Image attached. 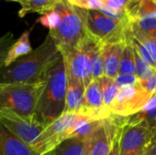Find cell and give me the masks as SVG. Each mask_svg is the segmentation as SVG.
Here are the masks:
<instances>
[{
	"label": "cell",
	"instance_id": "27",
	"mask_svg": "<svg viewBox=\"0 0 156 155\" xmlns=\"http://www.w3.org/2000/svg\"><path fill=\"white\" fill-rule=\"evenodd\" d=\"M58 20H59V16H58V12L53 8V10L42 15L37 19V22L40 23L45 27H48L50 31L57 26Z\"/></svg>",
	"mask_w": 156,
	"mask_h": 155
},
{
	"label": "cell",
	"instance_id": "7",
	"mask_svg": "<svg viewBox=\"0 0 156 155\" xmlns=\"http://www.w3.org/2000/svg\"><path fill=\"white\" fill-rule=\"evenodd\" d=\"M0 124L31 148L46 127L34 116L24 117L13 111L2 108H0Z\"/></svg>",
	"mask_w": 156,
	"mask_h": 155
},
{
	"label": "cell",
	"instance_id": "2",
	"mask_svg": "<svg viewBox=\"0 0 156 155\" xmlns=\"http://www.w3.org/2000/svg\"><path fill=\"white\" fill-rule=\"evenodd\" d=\"M67 79L62 59L45 77V87L38 98L33 116L47 126L58 118L64 111Z\"/></svg>",
	"mask_w": 156,
	"mask_h": 155
},
{
	"label": "cell",
	"instance_id": "5",
	"mask_svg": "<svg viewBox=\"0 0 156 155\" xmlns=\"http://www.w3.org/2000/svg\"><path fill=\"white\" fill-rule=\"evenodd\" d=\"M45 87V79L37 83H0V108L31 117Z\"/></svg>",
	"mask_w": 156,
	"mask_h": 155
},
{
	"label": "cell",
	"instance_id": "8",
	"mask_svg": "<svg viewBox=\"0 0 156 155\" xmlns=\"http://www.w3.org/2000/svg\"><path fill=\"white\" fill-rule=\"evenodd\" d=\"M153 94L144 90L139 82L119 88L116 97L110 107V112L121 117L131 116L140 111L147 104Z\"/></svg>",
	"mask_w": 156,
	"mask_h": 155
},
{
	"label": "cell",
	"instance_id": "17",
	"mask_svg": "<svg viewBox=\"0 0 156 155\" xmlns=\"http://www.w3.org/2000/svg\"><path fill=\"white\" fill-rule=\"evenodd\" d=\"M30 31L31 30H26L23 32V34L11 45L4 62V68L8 67L19 58L26 56L32 51V47L29 40Z\"/></svg>",
	"mask_w": 156,
	"mask_h": 155
},
{
	"label": "cell",
	"instance_id": "14",
	"mask_svg": "<svg viewBox=\"0 0 156 155\" xmlns=\"http://www.w3.org/2000/svg\"><path fill=\"white\" fill-rule=\"evenodd\" d=\"M125 125H141L156 131V92L138 112L125 117Z\"/></svg>",
	"mask_w": 156,
	"mask_h": 155
},
{
	"label": "cell",
	"instance_id": "32",
	"mask_svg": "<svg viewBox=\"0 0 156 155\" xmlns=\"http://www.w3.org/2000/svg\"><path fill=\"white\" fill-rule=\"evenodd\" d=\"M141 87L145 90L148 93L153 94L155 93V84H156V72L153 73L149 78L145 79H141L138 81Z\"/></svg>",
	"mask_w": 156,
	"mask_h": 155
},
{
	"label": "cell",
	"instance_id": "1",
	"mask_svg": "<svg viewBox=\"0 0 156 155\" xmlns=\"http://www.w3.org/2000/svg\"><path fill=\"white\" fill-rule=\"evenodd\" d=\"M62 59L53 37L48 34L44 41L30 53L16 59L0 71V83H37Z\"/></svg>",
	"mask_w": 156,
	"mask_h": 155
},
{
	"label": "cell",
	"instance_id": "33",
	"mask_svg": "<svg viewBox=\"0 0 156 155\" xmlns=\"http://www.w3.org/2000/svg\"><path fill=\"white\" fill-rule=\"evenodd\" d=\"M122 127H121L118 130V132H116V134H115V136H114V138H113V140L112 142L109 153H108L107 155H119V152H120V139H121V134H122Z\"/></svg>",
	"mask_w": 156,
	"mask_h": 155
},
{
	"label": "cell",
	"instance_id": "23",
	"mask_svg": "<svg viewBox=\"0 0 156 155\" xmlns=\"http://www.w3.org/2000/svg\"><path fill=\"white\" fill-rule=\"evenodd\" d=\"M101 97H102V103L105 109L110 111V107L116 97L118 92V86L115 84L114 79L102 76L101 79ZM111 113V112H110Z\"/></svg>",
	"mask_w": 156,
	"mask_h": 155
},
{
	"label": "cell",
	"instance_id": "24",
	"mask_svg": "<svg viewBox=\"0 0 156 155\" xmlns=\"http://www.w3.org/2000/svg\"><path fill=\"white\" fill-rule=\"evenodd\" d=\"M102 123H103V120H93V121H90V122L82 124L78 129H76L73 132V133L69 138H77V139H80V140H82L83 142H85L96 131H98L101 128V126L102 125Z\"/></svg>",
	"mask_w": 156,
	"mask_h": 155
},
{
	"label": "cell",
	"instance_id": "19",
	"mask_svg": "<svg viewBox=\"0 0 156 155\" xmlns=\"http://www.w3.org/2000/svg\"><path fill=\"white\" fill-rule=\"evenodd\" d=\"M87 45L90 53V71L91 79H99L103 76L102 58H101V45L92 39L90 37H87Z\"/></svg>",
	"mask_w": 156,
	"mask_h": 155
},
{
	"label": "cell",
	"instance_id": "34",
	"mask_svg": "<svg viewBox=\"0 0 156 155\" xmlns=\"http://www.w3.org/2000/svg\"><path fill=\"white\" fill-rule=\"evenodd\" d=\"M155 148H156V143L155 138L149 143V145L147 146V148L145 149V151L144 152L143 155H156L155 153Z\"/></svg>",
	"mask_w": 156,
	"mask_h": 155
},
{
	"label": "cell",
	"instance_id": "29",
	"mask_svg": "<svg viewBox=\"0 0 156 155\" xmlns=\"http://www.w3.org/2000/svg\"><path fill=\"white\" fill-rule=\"evenodd\" d=\"M138 41L151 56L153 59L156 60V37H132Z\"/></svg>",
	"mask_w": 156,
	"mask_h": 155
},
{
	"label": "cell",
	"instance_id": "35",
	"mask_svg": "<svg viewBox=\"0 0 156 155\" xmlns=\"http://www.w3.org/2000/svg\"><path fill=\"white\" fill-rule=\"evenodd\" d=\"M85 146H86L85 155H90V151H89V146H88V143H87V142H86V141H85Z\"/></svg>",
	"mask_w": 156,
	"mask_h": 155
},
{
	"label": "cell",
	"instance_id": "11",
	"mask_svg": "<svg viewBox=\"0 0 156 155\" xmlns=\"http://www.w3.org/2000/svg\"><path fill=\"white\" fill-rule=\"evenodd\" d=\"M77 114L88 117L90 120H104L111 115L102 103L100 79H92L85 88L82 102Z\"/></svg>",
	"mask_w": 156,
	"mask_h": 155
},
{
	"label": "cell",
	"instance_id": "3",
	"mask_svg": "<svg viewBox=\"0 0 156 155\" xmlns=\"http://www.w3.org/2000/svg\"><path fill=\"white\" fill-rule=\"evenodd\" d=\"M54 9L59 16L57 26L48 34L55 40L62 56L80 48L87 32L79 8L66 1L59 0Z\"/></svg>",
	"mask_w": 156,
	"mask_h": 155
},
{
	"label": "cell",
	"instance_id": "30",
	"mask_svg": "<svg viewBox=\"0 0 156 155\" xmlns=\"http://www.w3.org/2000/svg\"><path fill=\"white\" fill-rule=\"evenodd\" d=\"M132 0H101L102 5L113 10L126 11Z\"/></svg>",
	"mask_w": 156,
	"mask_h": 155
},
{
	"label": "cell",
	"instance_id": "20",
	"mask_svg": "<svg viewBox=\"0 0 156 155\" xmlns=\"http://www.w3.org/2000/svg\"><path fill=\"white\" fill-rule=\"evenodd\" d=\"M58 1L59 0H22L18 15L20 17H24L28 13L44 15L53 10Z\"/></svg>",
	"mask_w": 156,
	"mask_h": 155
},
{
	"label": "cell",
	"instance_id": "25",
	"mask_svg": "<svg viewBox=\"0 0 156 155\" xmlns=\"http://www.w3.org/2000/svg\"><path fill=\"white\" fill-rule=\"evenodd\" d=\"M133 53H134V62H135V76L139 80L145 79L149 78L153 73L156 72V69L152 68L143 58H141L134 50V48H133Z\"/></svg>",
	"mask_w": 156,
	"mask_h": 155
},
{
	"label": "cell",
	"instance_id": "10",
	"mask_svg": "<svg viewBox=\"0 0 156 155\" xmlns=\"http://www.w3.org/2000/svg\"><path fill=\"white\" fill-rule=\"evenodd\" d=\"M87 37L84 38L80 48L62 56L66 76L81 82L85 88L92 80Z\"/></svg>",
	"mask_w": 156,
	"mask_h": 155
},
{
	"label": "cell",
	"instance_id": "37",
	"mask_svg": "<svg viewBox=\"0 0 156 155\" xmlns=\"http://www.w3.org/2000/svg\"><path fill=\"white\" fill-rule=\"evenodd\" d=\"M62 1H66V2H68V0H62Z\"/></svg>",
	"mask_w": 156,
	"mask_h": 155
},
{
	"label": "cell",
	"instance_id": "6",
	"mask_svg": "<svg viewBox=\"0 0 156 155\" xmlns=\"http://www.w3.org/2000/svg\"><path fill=\"white\" fill-rule=\"evenodd\" d=\"M90 121L93 120L77 113H62L45 127L32 149L40 155L49 153L60 143L67 140L76 129Z\"/></svg>",
	"mask_w": 156,
	"mask_h": 155
},
{
	"label": "cell",
	"instance_id": "22",
	"mask_svg": "<svg viewBox=\"0 0 156 155\" xmlns=\"http://www.w3.org/2000/svg\"><path fill=\"white\" fill-rule=\"evenodd\" d=\"M85 142L77 138H69L60 143L51 155H85Z\"/></svg>",
	"mask_w": 156,
	"mask_h": 155
},
{
	"label": "cell",
	"instance_id": "15",
	"mask_svg": "<svg viewBox=\"0 0 156 155\" xmlns=\"http://www.w3.org/2000/svg\"><path fill=\"white\" fill-rule=\"evenodd\" d=\"M66 79L67 88L63 113H77L82 102L85 87L81 82L70 77L66 76Z\"/></svg>",
	"mask_w": 156,
	"mask_h": 155
},
{
	"label": "cell",
	"instance_id": "16",
	"mask_svg": "<svg viewBox=\"0 0 156 155\" xmlns=\"http://www.w3.org/2000/svg\"><path fill=\"white\" fill-rule=\"evenodd\" d=\"M128 30L131 37H156L155 15L129 20Z\"/></svg>",
	"mask_w": 156,
	"mask_h": 155
},
{
	"label": "cell",
	"instance_id": "36",
	"mask_svg": "<svg viewBox=\"0 0 156 155\" xmlns=\"http://www.w3.org/2000/svg\"><path fill=\"white\" fill-rule=\"evenodd\" d=\"M6 1H14V2H18L19 4L22 2V0H6Z\"/></svg>",
	"mask_w": 156,
	"mask_h": 155
},
{
	"label": "cell",
	"instance_id": "9",
	"mask_svg": "<svg viewBox=\"0 0 156 155\" xmlns=\"http://www.w3.org/2000/svg\"><path fill=\"white\" fill-rule=\"evenodd\" d=\"M156 131L141 125H123L120 139L119 155H143L155 138Z\"/></svg>",
	"mask_w": 156,
	"mask_h": 155
},
{
	"label": "cell",
	"instance_id": "28",
	"mask_svg": "<svg viewBox=\"0 0 156 155\" xmlns=\"http://www.w3.org/2000/svg\"><path fill=\"white\" fill-rule=\"evenodd\" d=\"M68 3L86 10H98L101 5V0H68Z\"/></svg>",
	"mask_w": 156,
	"mask_h": 155
},
{
	"label": "cell",
	"instance_id": "13",
	"mask_svg": "<svg viewBox=\"0 0 156 155\" xmlns=\"http://www.w3.org/2000/svg\"><path fill=\"white\" fill-rule=\"evenodd\" d=\"M123 43H113L101 45V58L103 76L115 79L118 76Z\"/></svg>",
	"mask_w": 156,
	"mask_h": 155
},
{
	"label": "cell",
	"instance_id": "21",
	"mask_svg": "<svg viewBox=\"0 0 156 155\" xmlns=\"http://www.w3.org/2000/svg\"><path fill=\"white\" fill-rule=\"evenodd\" d=\"M118 75H135L134 53L130 36L122 47Z\"/></svg>",
	"mask_w": 156,
	"mask_h": 155
},
{
	"label": "cell",
	"instance_id": "18",
	"mask_svg": "<svg viewBox=\"0 0 156 155\" xmlns=\"http://www.w3.org/2000/svg\"><path fill=\"white\" fill-rule=\"evenodd\" d=\"M125 12L129 20L154 16L156 14V0H132Z\"/></svg>",
	"mask_w": 156,
	"mask_h": 155
},
{
	"label": "cell",
	"instance_id": "26",
	"mask_svg": "<svg viewBox=\"0 0 156 155\" xmlns=\"http://www.w3.org/2000/svg\"><path fill=\"white\" fill-rule=\"evenodd\" d=\"M15 37L13 33L7 32L0 37V71L4 68V62L7 54V51L11 45L15 42Z\"/></svg>",
	"mask_w": 156,
	"mask_h": 155
},
{
	"label": "cell",
	"instance_id": "4",
	"mask_svg": "<svg viewBox=\"0 0 156 155\" xmlns=\"http://www.w3.org/2000/svg\"><path fill=\"white\" fill-rule=\"evenodd\" d=\"M79 8V7H78ZM87 35L101 45L123 43L129 37V19L115 20L99 10L79 8Z\"/></svg>",
	"mask_w": 156,
	"mask_h": 155
},
{
	"label": "cell",
	"instance_id": "12",
	"mask_svg": "<svg viewBox=\"0 0 156 155\" xmlns=\"http://www.w3.org/2000/svg\"><path fill=\"white\" fill-rule=\"evenodd\" d=\"M0 155H40L0 124ZM44 155H51L47 153Z\"/></svg>",
	"mask_w": 156,
	"mask_h": 155
},
{
	"label": "cell",
	"instance_id": "31",
	"mask_svg": "<svg viewBox=\"0 0 156 155\" xmlns=\"http://www.w3.org/2000/svg\"><path fill=\"white\" fill-rule=\"evenodd\" d=\"M138 81L139 79L136 78L135 75H118L114 79V82L118 86V88L134 85L138 83Z\"/></svg>",
	"mask_w": 156,
	"mask_h": 155
}]
</instances>
